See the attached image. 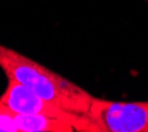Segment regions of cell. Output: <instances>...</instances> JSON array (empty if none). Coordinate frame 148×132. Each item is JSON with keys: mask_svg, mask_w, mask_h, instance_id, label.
I'll use <instances>...</instances> for the list:
<instances>
[{"mask_svg": "<svg viewBox=\"0 0 148 132\" xmlns=\"http://www.w3.org/2000/svg\"><path fill=\"white\" fill-rule=\"evenodd\" d=\"M0 132H18L15 123V112L0 103Z\"/></svg>", "mask_w": 148, "mask_h": 132, "instance_id": "5b68a950", "label": "cell"}, {"mask_svg": "<svg viewBox=\"0 0 148 132\" xmlns=\"http://www.w3.org/2000/svg\"><path fill=\"white\" fill-rule=\"evenodd\" d=\"M0 68L8 78L20 82L57 107L78 115L89 114L94 96L60 74L4 45H0Z\"/></svg>", "mask_w": 148, "mask_h": 132, "instance_id": "6da1fadb", "label": "cell"}, {"mask_svg": "<svg viewBox=\"0 0 148 132\" xmlns=\"http://www.w3.org/2000/svg\"><path fill=\"white\" fill-rule=\"evenodd\" d=\"M0 103H3L16 114L44 115L49 118H57L71 123L75 131L95 132V127L89 116L73 114L57 107L56 105L42 99L31 89H28L27 86L12 78H8V85L3 95L0 96Z\"/></svg>", "mask_w": 148, "mask_h": 132, "instance_id": "3957f363", "label": "cell"}, {"mask_svg": "<svg viewBox=\"0 0 148 132\" xmlns=\"http://www.w3.org/2000/svg\"><path fill=\"white\" fill-rule=\"evenodd\" d=\"M87 116L95 132H148V102L92 99Z\"/></svg>", "mask_w": 148, "mask_h": 132, "instance_id": "7a4b0ae2", "label": "cell"}, {"mask_svg": "<svg viewBox=\"0 0 148 132\" xmlns=\"http://www.w3.org/2000/svg\"><path fill=\"white\" fill-rule=\"evenodd\" d=\"M15 123L18 132H73L74 126L66 120L44 115H25L15 112Z\"/></svg>", "mask_w": 148, "mask_h": 132, "instance_id": "277c9868", "label": "cell"}]
</instances>
